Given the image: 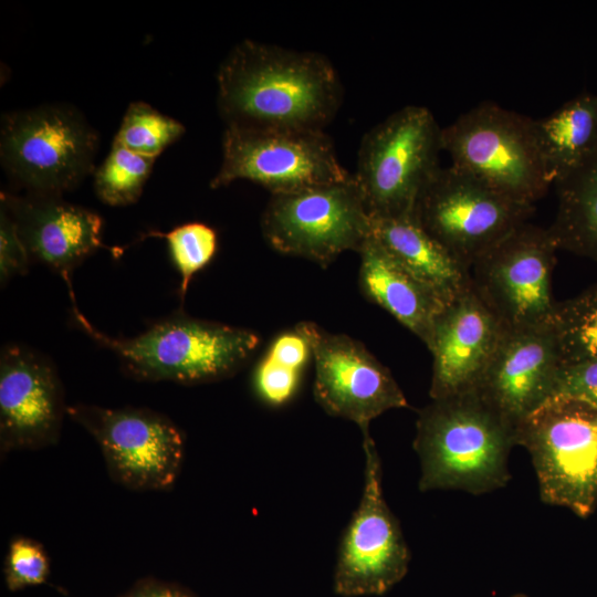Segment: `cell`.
Segmentation results:
<instances>
[{
	"label": "cell",
	"mask_w": 597,
	"mask_h": 597,
	"mask_svg": "<svg viewBox=\"0 0 597 597\" xmlns=\"http://www.w3.org/2000/svg\"><path fill=\"white\" fill-rule=\"evenodd\" d=\"M343 96L335 66L314 51L245 39L217 72V107L226 127L324 130Z\"/></svg>",
	"instance_id": "cell-1"
},
{
	"label": "cell",
	"mask_w": 597,
	"mask_h": 597,
	"mask_svg": "<svg viewBox=\"0 0 597 597\" xmlns=\"http://www.w3.org/2000/svg\"><path fill=\"white\" fill-rule=\"evenodd\" d=\"M515 427L475 391L431 399L417 418L419 490L480 495L505 486Z\"/></svg>",
	"instance_id": "cell-2"
},
{
	"label": "cell",
	"mask_w": 597,
	"mask_h": 597,
	"mask_svg": "<svg viewBox=\"0 0 597 597\" xmlns=\"http://www.w3.org/2000/svg\"><path fill=\"white\" fill-rule=\"evenodd\" d=\"M73 317L95 342L112 350L122 368L144 381L197 385L234 375L260 343L251 329L178 312L128 338L97 331L72 301Z\"/></svg>",
	"instance_id": "cell-3"
},
{
	"label": "cell",
	"mask_w": 597,
	"mask_h": 597,
	"mask_svg": "<svg viewBox=\"0 0 597 597\" xmlns=\"http://www.w3.org/2000/svg\"><path fill=\"white\" fill-rule=\"evenodd\" d=\"M100 137L84 114L65 103L3 114L0 159L27 193L62 196L95 171Z\"/></svg>",
	"instance_id": "cell-4"
},
{
	"label": "cell",
	"mask_w": 597,
	"mask_h": 597,
	"mask_svg": "<svg viewBox=\"0 0 597 597\" xmlns=\"http://www.w3.org/2000/svg\"><path fill=\"white\" fill-rule=\"evenodd\" d=\"M441 150L442 128L425 106L407 105L371 127L353 174L370 219L411 217Z\"/></svg>",
	"instance_id": "cell-5"
},
{
	"label": "cell",
	"mask_w": 597,
	"mask_h": 597,
	"mask_svg": "<svg viewBox=\"0 0 597 597\" xmlns=\"http://www.w3.org/2000/svg\"><path fill=\"white\" fill-rule=\"evenodd\" d=\"M442 149L452 166L522 203L534 206L553 186L534 119L494 102H482L443 127Z\"/></svg>",
	"instance_id": "cell-6"
},
{
	"label": "cell",
	"mask_w": 597,
	"mask_h": 597,
	"mask_svg": "<svg viewBox=\"0 0 597 597\" xmlns=\"http://www.w3.org/2000/svg\"><path fill=\"white\" fill-rule=\"evenodd\" d=\"M531 455L541 500L579 517L597 505V407L553 397L515 426Z\"/></svg>",
	"instance_id": "cell-7"
},
{
	"label": "cell",
	"mask_w": 597,
	"mask_h": 597,
	"mask_svg": "<svg viewBox=\"0 0 597 597\" xmlns=\"http://www.w3.org/2000/svg\"><path fill=\"white\" fill-rule=\"evenodd\" d=\"M261 231L275 251L325 268L345 251L359 252L371 233L370 217L354 176L271 195Z\"/></svg>",
	"instance_id": "cell-8"
},
{
	"label": "cell",
	"mask_w": 597,
	"mask_h": 597,
	"mask_svg": "<svg viewBox=\"0 0 597 597\" xmlns=\"http://www.w3.org/2000/svg\"><path fill=\"white\" fill-rule=\"evenodd\" d=\"M533 205L498 192L460 168L440 167L422 188L412 217L468 270L486 250L527 222Z\"/></svg>",
	"instance_id": "cell-9"
},
{
	"label": "cell",
	"mask_w": 597,
	"mask_h": 597,
	"mask_svg": "<svg viewBox=\"0 0 597 597\" xmlns=\"http://www.w3.org/2000/svg\"><path fill=\"white\" fill-rule=\"evenodd\" d=\"M558 247L548 228L525 222L470 269L473 289L506 331L552 326V274Z\"/></svg>",
	"instance_id": "cell-10"
},
{
	"label": "cell",
	"mask_w": 597,
	"mask_h": 597,
	"mask_svg": "<svg viewBox=\"0 0 597 597\" xmlns=\"http://www.w3.org/2000/svg\"><path fill=\"white\" fill-rule=\"evenodd\" d=\"M353 176L325 130H255L224 127L221 165L210 180L218 189L238 180L271 195L339 182Z\"/></svg>",
	"instance_id": "cell-11"
},
{
	"label": "cell",
	"mask_w": 597,
	"mask_h": 597,
	"mask_svg": "<svg viewBox=\"0 0 597 597\" xmlns=\"http://www.w3.org/2000/svg\"><path fill=\"white\" fill-rule=\"evenodd\" d=\"M69 417L97 442L111 478L137 491H163L175 483L184 459L181 430L147 408L77 404Z\"/></svg>",
	"instance_id": "cell-12"
},
{
	"label": "cell",
	"mask_w": 597,
	"mask_h": 597,
	"mask_svg": "<svg viewBox=\"0 0 597 597\" xmlns=\"http://www.w3.org/2000/svg\"><path fill=\"white\" fill-rule=\"evenodd\" d=\"M363 492L334 569V590L344 597L385 594L405 577L410 561L400 524L384 498L381 462L369 431L363 433Z\"/></svg>",
	"instance_id": "cell-13"
},
{
	"label": "cell",
	"mask_w": 597,
	"mask_h": 597,
	"mask_svg": "<svg viewBox=\"0 0 597 597\" xmlns=\"http://www.w3.org/2000/svg\"><path fill=\"white\" fill-rule=\"evenodd\" d=\"M297 325L311 344L314 398L326 413L353 421L365 433L381 413L409 407L390 370L360 342L312 322Z\"/></svg>",
	"instance_id": "cell-14"
},
{
	"label": "cell",
	"mask_w": 597,
	"mask_h": 597,
	"mask_svg": "<svg viewBox=\"0 0 597 597\" xmlns=\"http://www.w3.org/2000/svg\"><path fill=\"white\" fill-rule=\"evenodd\" d=\"M66 409L52 362L25 345L7 344L0 354L1 452L56 443Z\"/></svg>",
	"instance_id": "cell-15"
},
{
	"label": "cell",
	"mask_w": 597,
	"mask_h": 597,
	"mask_svg": "<svg viewBox=\"0 0 597 597\" xmlns=\"http://www.w3.org/2000/svg\"><path fill=\"white\" fill-rule=\"evenodd\" d=\"M505 327L471 285L436 317L429 395L441 399L474 391L496 354Z\"/></svg>",
	"instance_id": "cell-16"
},
{
	"label": "cell",
	"mask_w": 597,
	"mask_h": 597,
	"mask_svg": "<svg viewBox=\"0 0 597 597\" xmlns=\"http://www.w3.org/2000/svg\"><path fill=\"white\" fill-rule=\"evenodd\" d=\"M0 208L11 217L31 262L57 273L73 291L71 272L96 250L105 248L103 218L62 196L2 191Z\"/></svg>",
	"instance_id": "cell-17"
},
{
	"label": "cell",
	"mask_w": 597,
	"mask_h": 597,
	"mask_svg": "<svg viewBox=\"0 0 597 597\" xmlns=\"http://www.w3.org/2000/svg\"><path fill=\"white\" fill-rule=\"evenodd\" d=\"M559 367L551 326L506 331L474 391L515 427L551 398Z\"/></svg>",
	"instance_id": "cell-18"
},
{
	"label": "cell",
	"mask_w": 597,
	"mask_h": 597,
	"mask_svg": "<svg viewBox=\"0 0 597 597\" xmlns=\"http://www.w3.org/2000/svg\"><path fill=\"white\" fill-rule=\"evenodd\" d=\"M358 254V280L363 294L427 346L436 317L447 304L409 272L371 233Z\"/></svg>",
	"instance_id": "cell-19"
},
{
	"label": "cell",
	"mask_w": 597,
	"mask_h": 597,
	"mask_svg": "<svg viewBox=\"0 0 597 597\" xmlns=\"http://www.w3.org/2000/svg\"><path fill=\"white\" fill-rule=\"evenodd\" d=\"M371 234L417 279L449 304L471 285L460 264L413 219H370Z\"/></svg>",
	"instance_id": "cell-20"
},
{
	"label": "cell",
	"mask_w": 597,
	"mask_h": 597,
	"mask_svg": "<svg viewBox=\"0 0 597 597\" xmlns=\"http://www.w3.org/2000/svg\"><path fill=\"white\" fill-rule=\"evenodd\" d=\"M552 185L577 170L597 149V94L584 92L552 114L534 119Z\"/></svg>",
	"instance_id": "cell-21"
},
{
	"label": "cell",
	"mask_w": 597,
	"mask_h": 597,
	"mask_svg": "<svg viewBox=\"0 0 597 597\" xmlns=\"http://www.w3.org/2000/svg\"><path fill=\"white\" fill-rule=\"evenodd\" d=\"M554 187L557 211L548 229L558 249L597 263V149Z\"/></svg>",
	"instance_id": "cell-22"
},
{
	"label": "cell",
	"mask_w": 597,
	"mask_h": 597,
	"mask_svg": "<svg viewBox=\"0 0 597 597\" xmlns=\"http://www.w3.org/2000/svg\"><path fill=\"white\" fill-rule=\"evenodd\" d=\"M552 331L561 366L597 357V284L556 303Z\"/></svg>",
	"instance_id": "cell-23"
},
{
	"label": "cell",
	"mask_w": 597,
	"mask_h": 597,
	"mask_svg": "<svg viewBox=\"0 0 597 597\" xmlns=\"http://www.w3.org/2000/svg\"><path fill=\"white\" fill-rule=\"evenodd\" d=\"M155 158L128 150L113 140L103 164L94 171V189L105 205L124 207L135 203L143 193Z\"/></svg>",
	"instance_id": "cell-24"
},
{
	"label": "cell",
	"mask_w": 597,
	"mask_h": 597,
	"mask_svg": "<svg viewBox=\"0 0 597 597\" xmlns=\"http://www.w3.org/2000/svg\"><path fill=\"white\" fill-rule=\"evenodd\" d=\"M185 132L179 121L139 101L127 107L114 140L133 153L156 159Z\"/></svg>",
	"instance_id": "cell-25"
},
{
	"label": "cell",
	"mask_w": 597,
	"mask_h": 597,
	"mask_svg": "<svg viewBox=\"0 0 597 597\" xmlns=\"http://www.w3.org/2000/svg\"><path fill=\"white\" fill-rule=\"evenodd\" d=\"M147 235L166 240L171 262L180 275L179 297L184 300L195 274L208 265L217 252L216 230L202 222H188L168 232L153 231Z\"/></svg>",
	"instance_id": "cell-26"
},
{
	"label": "cell",
	"mask_w": 597,
	"mask_h": 597,
	"mask_svg": "<svg viewBox=\"0 0 597 597\" xmlns=\"http://www.w3.org/2000/svg\"><path fill=\"white\" fill-rule=\"evenodd\" d=\"M49 573L50 563L40 543L23 536L11 541L4 563V579L11 591L41 585Z\"/></svg>",
	"instance_id": "cell-27"
},
{
	"label": "cell",
	"mask_w": 597,
	"mask_h": 597,
	"mask_svg": "<svg viewBox=\"0 0 597 597\" xmlns=\"http://www.w3.org/2000/svg\"><path fill=\"white\" fill-rule=\"evenodd\" d=\"M300 378V370L286 367L265 355L255 368L253 386L263 401L281 406L293 397Z\"/></svg>",
	"instance_id": "cell-28"
},
{
	"label": "cell",
	"mask_w": 597,
	"mask_h": 597,
	"mask_svg": "<svg viewBox=\"0 0 597 597\" xmlns=\"http://www.w3.org/2000/svg\"><path fill=\"white\" fill-rule=\"evenodd\" d=\"M553 397L573 398L597 407V357L561 366L551 398Z\"/></svg>",
	"instance_id": "cell-29"
},
{
	"label": "cell",
	"mask_w": 597,
	"mask_h": 597,
	"mask_svg": "<svg viewBox=\"0 0 597 597\" xmlns=\"http://www.w3.org/2000/svg\"><path fill=\"white\" fill-rule=\"evenodd\" d=\"M31 260L19 235L15 223L0 208V281L6 284L17 275L28 272Z\"/></svg>",
	"instance_id": "cell-30"
},
{
	"label": "cell",
	"mask_w": 597,
	"mask_h": 597,
	"mask_svg": "<svg viewBox=\"0 0 597 597\" xmlns=\"http://www.w3.org/2000/svg\"><path fill=\"white\" fill-rule=\"evenodd\" d=\"M265 355L286 367L302 371L312 355V348L307 336L296 325L292 331L280 334Z\"/></svg>",
	"instance_id": "cell-31"
},
{
	"label": "cell",
	"mask_w": 597,
	"mask_h": 597,
	"mask_svg": "<svg viewBox=\"0 0 597 597\" xmlns=\"http://www.w3.org/2000/svg\"><path fill=\"white\" fill-rule=\"evenodd\" d=\"M123 597H196L190 591L175 584L156 579H145L137 583Z\"/></svg>",
	"instance_id": "cell-32"
}]
</instances>
